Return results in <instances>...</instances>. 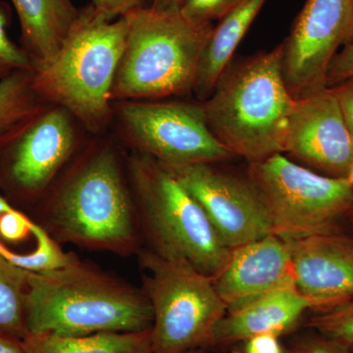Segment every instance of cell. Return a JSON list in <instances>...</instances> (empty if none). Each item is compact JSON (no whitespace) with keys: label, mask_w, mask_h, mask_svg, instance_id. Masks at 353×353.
Here are the masks:
<instances>
[{"label":"cell","mask_w":353,"mask_h":353,"mask_svg":"<svg viewBox=\"0 0 353 353\" xmlns=\"http://www.w3.org/2000/svg\"><path fill=\"white\" fill-rule=\"evenodd\" d=\"M182 0H152L153 8L168 10V9H179Z\"/></svg>","instance_id":"obj_32"},{"label":"cell","mask_w":353,"mask_h":353,"mask_svg":"<svg viewBox=\"0 0 353 353\" xmlns=\"http://www.w3.org/2000/svg\"><path fill=\"white\" fill-rule=\"evenodd\" d=\"M52 224L76 245L121 253L134 248L131 202L112 150L94 153L65 183L53 203Z\"/></svg>","instance_id":"obj_7"},{"label":"cell","mask_w":353,"mask_h":353,"mask_svg":"<svg viewBox=\"0 0 353 353\" xmlns=\"http://www.w3.org/2000/svg\"><path fill=\"white\" fill-rule=\"evenodd\" d=\"M332 88L338 99L341 112L353 137V77Z\"/></svg>","instance_id":"obj_30"},{"label":"cell","mask_w":353,"mask_h":353,"mask_svg":"<svg viewBox=\"0 0 353 353\" xmlns=\"http://www.w3.org/2000/svg\"><path fill=\"white\" fill-rule=\"evenodd\" d=\"M248 176L266 209L271 234L285 241L341 233L353 208V185L321 175L282 153L250 162Z\"/></svg>","instance_id":"obj_6"},{"label":"cell","mask_w":353,"mask_h":353,"mask_svg":"<svg viewBox=\"0 0 353 353\" xmlns=\"http://www.w3.org/2000/svg\"><path fill=\"white\" fill-rule=\"evenodd\" d=\"M288 353H352V347L315 332L297 341Z\"/></svg>","instance_id":"obj_26"},{"label":"cell","mask_w":353,"mask_h":353,"mask_svg":"<svg viewBox=\"0 0 353 353\" xmlns=\"http://www.w3.org/2000/svg\"><path fill=\"white\" fill-rule=\"evenodd\" d=\"M347 224L350 227V230H352L353 236V208L352 211H350V216H348Z\"/></svg>","instance_id":"obj_35"},{"label":"cell","mask_w":353,"mask_h":353,"mask_svg":"<svg viewBox=\"0 0 353 353\" xmlns=\"http://www.w3.org/2000/svg\"><path fill=\"white\" fill-rule=\"evenodd\" d=\"M212 281L228 311L272 290L296 285L289 243L269 234L234 248Z\"/></svg>","instance_id":"obj_15"},{"label":"cell","mask_w":353,"mask_h":353,"mask_svg":"<svg viewBox=\"0 0 353 353\" xmlns=\"http://www.w3.org/2000/svg\"><path fill=\"white\" fill-rule=\"evenodd\" d=\"M243 353H288L279 341V336L263 334L243 341Z\"/></svg>","instance_id":"obj_29"},{"label":"cell","mask_w":353,"mask_h":353,"mask_svg":"<svg viewBox=\"0 0 353 353\" xmlns=\"http://www.w3.org/2000/svg\"><path fill=\"white\" fill-rule=\"evenodd\" d=\"M124 51L112 101H145L192 92L199 60L214 26L188 19L179 9L139 8L125 16Z\"/></svg>","instance_id":"obj_4"},{"label":"cell","mask_w":353,"mask_h":353,"mask_svg":"<svg viewBox=\"0 0 353 353\" xmlns=\"http://www.w3.org/2000/svg\"><path fill=\"white\" fill-rule=\"evenodd\" d=\"M288 243L294 283L312 310H328L352 301V234H316Z\"/></svg>","instance_id":"obj_14"},{"label":"cell","mask_w":353,"mask_h":353,"mask_svg":"<svg viewBox=\"0 0 353 353\" xmlns=\"http://www.w3.org/2000/svg\"><path fill=\"white\" fill-rule=\"evenodd\" d=\"M72 115L59 106L41 111L1 152L8 153V178L18 190L37 194L46 189L75 145Z\"/></svg>","instance_id":"obj_13"},{"label":"cell","mask_w":353,"mask_h":353,"mask_svg":"<svg viewBox=\"0 0 353 353\" xmlns=\"http://www.w3.org/2000/svg\"><path fill=\"white\" fill-rule=\"evenodd\" d=\"M284 153L316 173L345 179L353 165V137L333 88L296 101Z\"/></svg>","instance_id":"obj_12"},{"label":"cell","mask_w":353,"mask_h":353,"mask_svg":"<svg viewBox=\"0 0 353 353\" xmlns=\"http://www.w3.org/2000/svg\"><path fill=\"white\" fill-rule=\"evenodd\" d=\"M306 326L316 333L353 347V299L328 310L316 312Z\"/></svg>","instance_id":"obj_23"},{"label":"cell","mask_w":353,"mask_h":353,"mask_svg":"<svg viewBox=\"0 0 353 353\" xmlns=\"http://www.w3.org/2000/svg\"><path fill=\"white\" fill-rule=\"evenodd\" d=\"M143 292L152 308L154 353H183L205 347L228 309L212 278L189 261L163 256L152 250L141 253Z\"/></svg>","instance_id":"obj_8"},{"label":"cell","mask_w":353,"mask_h":353,"mask_svg":"<svg viewBox=\"0 0 353 353\" xmlns=\"http://www.w3.org/2000/svg\"><path fill=\"white\" fill-rule=\"evenodd\" d=\"M267 0H243L213 28L202 51L192 92L202 102L212 94L234 51Z\"/></svg>","instance_id":"obj_19"},{"label":"cell","mask_w":353,"mask_h":353,"mask_svg":"<svg viewBox=\"0 0 353 353\" xmlns=\"http://www.w3.org/2000/svg\"><path fill=\"white\" fill-rule=\"evenodd\" d=\"M152 0H90L95 11L109 20L119 19L139 8L152 6Z\"/></svg>","instance_id":"obj_28"},{"label":"cell","mask_w":353,"mask_h":353,"mask_svg":"<svg viewBox=\"0 0 353 353\" xmlns=\"http://www.w3.org/2000/svg\"><path fill=\"white\" fill-rule=\"evenodd\" d=\"M243 0H182L179 10L188 19L201 23L221 20Z\"/></svg>","instance_id":"obj_25"},{"label":"cell","mask_w":353,"mask_h":353,"mask_svg":"<svg viewBox=\"0 0 353 353\" xmlns=\"http://www.w3.org/2000/svg\"><path fill=\"white\" fill-rule=\"evenodd\" d=\"M17 13L23 50L32 67L48 61L61 48L80 10L72 0H10Z\"/></svg>","instance_id":"obj_18"},{"label":"cell","mask_w":353,"mask_h":353,"mask_svg":"<svg viewBox=\"0 0 353 353\" xmlns=\"http://www.w3.org/2000/svg\"><path fill=\"white\" fill-rule=\"evenodd\" d=\"M345 179H347V181L348 183H350V185H353V165L352 166V168H350V170L348 171L347 176H345Z\"/></svg>","instance_id":"obj_34"},{"label":"cell","mask_w":353,"mask_h":353,"mask_svg":"<svg viewBox=\"0 0 353 353\" xmlns=\"http://www.w3.org/2000/svg\"><path fill=\"white\" fill-rule=\"evenodd\" d=\"M29 272L0 256V336H27L25 299Z\"/></svg>","instance_id":"obj_22"},{"label":"cell","mask_w":353,"mask_h":353,"mask_svg":"<svg viewBox=\"0 0 353 353\" xmlns=\"http://www.w3.org/2000/svg\"><path fill=\"white\" fill-rule=\"evenodd\" d=\"M353 77V38L332 60L327 74V87H336Z\"/></svg>","instance_id":"obj_27"},{"label":"cell","mask_w":353,"mask_h":353,"mask_svg":"<svg viewBox=\"0 0 353 353\" xmlns=\"http://www.w3.org/2000/svg\"><path fill=\"white\" fill-rule=\"evenodd\" d=\"M312 305L296 285L262 294L240 308L227 311L209 336L206 348L243 343L263 334L290 331Z\"/></svg>","instance_id":"obj_16"},{"label":"cell","mask_w":353,"mask_h":353,"mask_svg":"<svg viewBox=\"0 0 353 353\" xmlns=\"http://www.w3.org/2000/svg\"><path fill=\"white\" fill-rule=\"evenodd\" d=\"M0 256L28 272H43L76 259L0 194Z\"/></svg>","instance_id":"obj_17"},{"label":"cell","mask_w":353,"mask_h":353,"mask_svg":"<svg viewBox=\"0 0 353 353\" xmlns=\"http://www.w3.org/2000/svg\"><path fill=\"white\" fill-rule=\"evenodd\" d=\"M32 70L0 80V152L46 108L32 88Z\"/></svg>","instance_id":"obj_21"},{"label":"cell","mask_w":353,"mask_h":353,"mask_svg":"<svg viewBox=\"0 0 353 353\" xmlns=\"http://www.w3.org/2000/svg\"><path fill=\"white\" fill-rule=\"evenodd\" d=\"M353 38V0H306L283 43V75L296 101L327 88L341 46Z\"/></svg>","instance_id":"obj_10"},{"label":"cell","mask_w":353,"mask_h":353,"mask_svg":"<svg viewBox=\"0 0 353 353\" xmlns=\"http://www.w3.org/2000/svg\"><path fill=\"white\" fill-rule=\"evenodd\" d=\"M183 353H208V352H206L205 347H199V348H194V350H188V352H183Z\"/></svg>","instance_id":"obj_33"},{"label":"cell","mask_w":353,"mask_h":353,"mask_svg":"<svg viewBox=\"0 0 353 353\" xmlns=\"http://www.w3.org/2000/svg\"><path fill=\"white\" fill-rule=\"evenodd\" d=\"M352 353H353V347H352Z\"/></svg>","instance_id":"obj_36"},{"label":"cell","mask_w":353,"mask_h":353,"mask_svg":"<svg viewBox=\"0 0 353 353\" xmlns=\"http://www.w3.org/2000/svg\"><path fill=\"white\" fill-rule=\"evenodd\" d=\"M150 329L71 336L27 334L22 345L26 353H154Z\"/></svg>","instance_id":"obj_20"},{"label":"cell","mask_w":353,"mask_h":353,"mask_svg":"<svg viewBox=\"0 0 353 353\" xmlns=\"http://www.w3.org/2000/svg\"><path fill=\"white\" fill-rule=\"evenodd\" d=\"M294 103L283 75L280 44L231 62L201 105L215 138L250 163L284 153Z\"/></svg>","instance_id":"obj_2"},{"label":"cell","mask_w":353,"mask_h":353,"mask_svg":"<svg viewBox=\"0 0 353 353\" xmlns=\"http://www.w3.org/2000/svg\"><path fill=\"white\" fill-rule=\"evenodd\" d=\"M126 17L109 20L88 6L61 48L32 67V88L46 104L64 108L92 132H101L111 117V92L124 51Z\"/></svg>","instance_id":"obj_3"},{"label":"cell","mask_w":353,"mask_h":353,"mask_svg":"<svg viewBox=\"0 0 353 353\" xmlns=\"http://www.w3.org/2000/svg\"><path fill=\"white\" fill-rule=\"evenodd\" d=\"M119 113L134 145L166 166L221 163L236 157L209 129L201 103L123 101Z\"/></svg>","instance_id":"obj_9"},{"label":"cell","mask_w":353,"mask_h":353,"mask_svg":"<svg viewBox=\"0 0 353 353\" xmlns=\"http://www.w3.org/2000/svg\"><path fill=\"white\" fill-rule=\"evenodd\" d=\"M28 334L85 336L150 329L153 314L143 290L81 263L29 272L25 299Z\"/></svg>","instance_id":"obj_1"},{"label":"cell","mask_w":353,"mask_h":353,"mask_svg":"<svg viewBox=\"0 0 353 353\" xmlns=\"http://www.w3.org/2000/svg\"><path fill=\"white\" fill-rule=\"evenodd\" d=\"M0 353H26L22 341L9 336H0Z\"/></svg>","instance_id":"obj_31"},{"label":"cell","mask_w":353,"mask_h":353,"mask_svg":"<svg viewBox=\"0 0 353 353\" xmlns=\"http://www.w3.org/2000/svg\"><path fill=\"white\" fill-rule=\"evenodd\" d=\"M218 164L165 166L199 202L230 250L271 234L266 209L252 181Z\"/></svg>","instance_id":"obj_11"},{"label":"cell","mask_w":353,"mask_h":353,"mask_svg":"<svg viewBox=\"0 0 353 353\" xmlns=\"http://www.w3.org/2000/svg\"><path fill=\"white\" fill-rule=\"evenodd\" d=\"M130 167L153 252L187 260L204 275L216 277L232 250L221 241L199 202L154 158L134 155Z\"/></svg>","instance_id":"obj_5"},{"label":"cell","mask_w":353,"mask_h":353,"mask_svg":"<svg viewBox=\"0 0 353 353\" xmlns=\"http://www.w3.org/2000/svg\"><path fill=\"white\" fill-rule=\"evenodd\" d=\"M8 8L0 6V80L18 71L32 70V62L22 46H17L9 38Z\"/></svg>","instance_id":"obj_24"}]
</instances>
